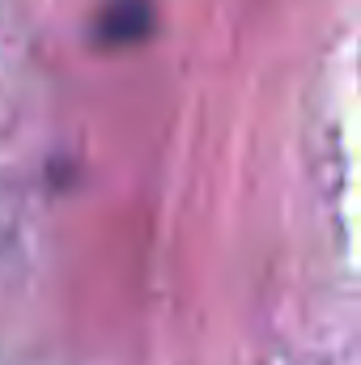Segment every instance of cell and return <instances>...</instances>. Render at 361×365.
Listing matches in <instances>:
<instances>
[{
    "instance_id": "obj_1",
    "label": "cell",
    "mask_w": 361,
    "mask_h": 365,
    "mask_svg": "<svg viewBox=\"0 0 361 365\" xmlns=\"http://www.w3.org/2000/svg\"><path fill=\"white\" fill-rule=\"evenodd\" d=\"M145 26H149V4H145V0H115V4H106V13H102V34L115 38V43L141 38Z\"/></svg>"
}]
</instances>
